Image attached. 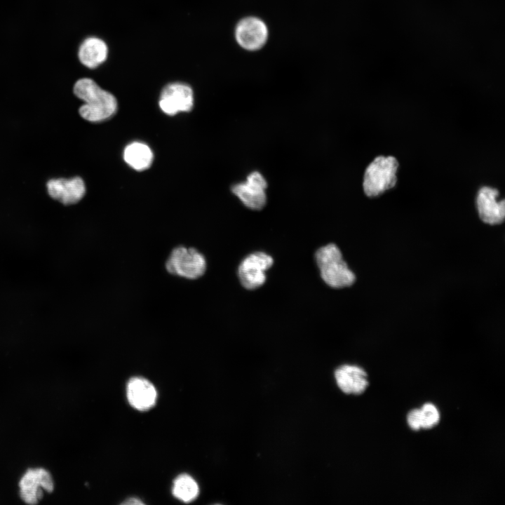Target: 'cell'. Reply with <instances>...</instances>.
I'll use <instances>...</instances> for the list:
<instances>
[{
	"label": "cell",
	"mask_w": 505,
	"mask_h": 505,
	"mask_svg": "<svg viewBox=\"0 0 505 505\" xmlns=\"http://www.w3.org/2000/svg\"><path fill=\"white\" fill-rule=\"evenodd\" d=\"M407 422L409 426L414 431H419L422 429V418L420 409H413L407 416Z\"/></svg>",
	"instance_id": "ac0fdd59"
},
{
	"label": "cell",
	"mask_w": 505,
	"mask_h": 505,
	"mask_svg": "<svg viewBox=\"0 0 505 505\" xmlns=\"http://www.w3.org/2000/svg\"><path fill=\"white\" fill-rule=\"evenodd\" d=\"M335 377L339 388L347 394H361L368 386L367 373L357 365L340 366L335 370Z\"/></svg>",
	"instance_id": "4fadbf2b"
},
{
	"label": "cell",
	"mask_w": 505,
	"mask_h": 505,
	"mask_svg": "<svg viewBox=\"0 0 505 505\" xmlns=\"http://www.w3.org/2000/svg\"><path fill=\"white\" fill-rule=\"evenodd\" d=\"M164 268L173 276L196 281L205 274L207 260L196 248L178 245L169 252L164 262Z\"/></svg>",
	"instance_id": "7a4b0ae2"
},
{
	"label": "cell",
	"mask_w": 505,
	"mask_h": 505,
	"mask_svg": "<svg viewBox=\"0 0 505 505\" xmlns=\"http://www.w3.org/2000/svg\"><path fill=\"white\" fill-rule=\"evenodd\" d=\"M315 257L321 277L329 286L342 288L355 282L354 274L348 267L339 249L335 244L321 247L316 251Z\"/></svg>",
	"instance_id": "3957f363"
},
{
	"label": "cell",
	"mask_w": 505,
	"mask_h": 505,
	"mask_svg": "<svg viewBox=\"0 0 505 505\" xmlns=\"http://www.w3.org/2000/svg\"><path fill=\"white\" fill-rule=\"evenodd\" d=\"M398 163L393 156H379L367 167L363 178V189L369 197L377 196L393 188L397 182Z\"/></svg>",
	"instance_id": "277c9868"
},
{
	"label": "cell",
	"mask_w": 505,
	"mask_h": 505,
	"mask_svg": "<svg viewBox=\"0 0 505 505\" xmlns=\"http://www.w3.org/2000/svg\"><path fill=\"white\" fill-rule=\"evenodd\" d=\"M123 504H143L144 503L136 498H130L126 501L122 503Z\"/></svg>",
	"instance_id": "d6986e66"
},
{
	"label": "cell",
	"mask_w": 505,
	"mask_h": 505,
	"mask_svg": "<svg viewBox=\"0 0 505 505\" xmlns=\"http://www.w3.org/2000/svg\"><path fill=\"white\" fill-rule=\"evenodd\" d=\"M193 105V90L186 83H169L163 88L160 95L159 107L168 115L173 116L180 112H189Z\"/></svg>",
	"instance_id": "52a82bcc"
},
{
	"label": "cell",
	"mask_w": 505,
	"mask_h": 505,
	"mask_svg": "<svg viewBox=\"0 0 505 505\" xmlns=\"http://www.w3.org/2000/svg\"><path fill=\"white\" fill-rule=\"evenodd\" d=\"M126 395L129 403L139 410H147L153 407L157 397L154 386L142 377H133L128 381Z\"/></svg>",
	"instance_id": "7c38bea8"
},
{
	"label": "cell",
	"mask_w": 505,
	"mask_h": 505,
	"mask_svg": "<svg viewBox=\"0 0 505 505\" xmlns=\"http://www.w3.org/2000/svg\"><path fill=\"white\" fill-rule=\"evenodd\" d=\"M173 494L184 502H190L198 494V486L195 480L187 474H181L174 480Z\"/></svg>",
	"instance_id": "2e32d148"
},
{
	"label": "cell",
	"mask_w": 505,
	"mask_h": 505,
	"mask_svg": "<svg viewBox=\"0 0 505 505\" xmlns=\"http://www.w3.org/2000/svg\"><path fill=\"white\" fill-rule=\"evenodd\" d=\"M108 52V46L105 41L96 36H89L81 43L78 58L83 65L93 69L105 62Z\"/></svg>",
	"instance_id": "5bb4252c"
},
{
	"label": "cell",
	"mask_w": 505,
	"mask_h": 505,
	"mask_svg": "<svg viewBox=\"0 0 505 505\" xmlns=\"http://www.w3.org/2000/svg\"><path fill=\"white\" fill-rule=\"evenodd\" d=\"M20 495L27 504L34 505L39 503L43 496V490L50 492L54 489L53 479L43 468L30 469L19 481Z\"/></svg>",
	"instance_id": "5b68a950"
},
{
	"label": "cell",
	"mask_w": 505,
	"mask_h": 505,
	"mask_svg": "<svg viewBox=\"0 0 505 505\" xmlns=\"http://www.w3.org/2000/svg\"><path fill=\"white\" fill-rule=\"evenodd\" d=\"M235 36L242 48L255 50L264 45L268 37V29L265 23L259 18H245L236 25Z\"/></svg>",
	"instance_id": "9c48e42d"
},
{
	"label": "cell",
	"mask_w": 505,
	"mask_h": 505,
	"mask_svg": "<svg viewBox=\"0 0 505 505\" xmlns=\"http://www.w3.org/2000/svg\"><path fill=\"white\" fill-rule=\"evenodd\" d=\"M46 187L50 197L64 205L79 202L86 192L84 182L79 177L51 179L47 182Z\"/></svg>",
	"instance_id": "8fae6325"
},
{
	"label": "cell",
	"mask_w": 505,
	"mask_h": 505,
	"mask_svg": "<svg viewBox=\"0 0 505 505\" xmlns=\"http://www.w3.org/2000/svg\"><path fill=\"white\" fill-rule=\"evenodd\" d=\"M74 93L84 104L79 108L81 116L90 122H100L112 116L117 109L115 97L100 88L90 78L79 79L74 86Z\"/></svg>",
	"instance_id": "6da1fadb"
},
{
	"label": "cell",
	"mask_w": 505,
	"mask_h": 505,
	"mask_svg": "<svg viewBox=\"0 0 505 505\" xmlns=\"http://www.w3.org/2000/svg\"><path fill=\"white\" fill-rule=\"evenodd\" d=\"M497 189L483 187L480 189L477 198V209L480 218L489 224H499L504 221L505 215L504 200H498Z\"/></svg>",
	"instance_id": "30bf717a"
},
{
	"label": "cell",
	"mask_w": 505,
	"mask_h": 505,
	"mask_svg": "<svg viewBox=\"0 0 505 505\" xmlns=\"http://www.w3.org/2000/svg\"><path fill=\"white\" fill-rule=\"evenodd\" d=\"M422 429H429L438 424L440 414L437 408L432 403H426L420 409Z\"/></svg>",
	"instance_id": "e0dca14e"
},
{
	"label": "cell",
	"mask_w": 505,
	"mask_h": 505,
	"mask_svg": "<svg viewBox=\"0 0 505 505\" xmlns=\"http://www.w3.org/2000/svg\"><path fill=\"white\" fill-rule=\"evenodd\" d=\"M272 264V257L264 252H259L249 255L238 267V274L241 283L249 290L257 288L265 282V271Z\"/></svg>",
	"instance_id": "8992f818"
},
{
	"label": "cell",
	"mask_w": 505,
	"mask_h": 505,
	"mask_svg": "<svg viewBox=\"0 0 505 505\" xmlns=\"http://www.w3.org/2000/svg\"><path fill=\"white\" fill-rule=\"evenodd\" d=\"M267 185L262 174L255 171L248 176L245 182L235 184L231 190L247 208L260 210L266 203Z\"/></svg>",
	"instance_id": "ba28073f"
},
{
	"label": "cell",
	"mask_w": 505,
	"mask_h": 505,
	"mask_svg": "<svg viewBox=\"0 0 505 505\" xmlns=\"http://www.w3.org/2000/svg\"><path fill=\"white\" fill-rule=\"evenodd\" d=\"M123 159L133 169L141 171L151 166L153 153L146 144L134 142L125 148Z\"/></svg>",
	"instance_id": "9a60e30c"
}]
</instances>
